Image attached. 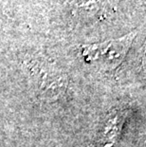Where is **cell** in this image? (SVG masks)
<instances>
[{
	"mask_svg": "<svg viewBox=\"0 0 146 147\" xmlns=\"http://www.w3.org/2000/svg\"><path fill=\"white\" fill-rule=\"evenodd\" d=\"M138 30L106 41L83 45L82 55L85 62L105 71L115 70L125 59Z\"/></svg>",
	"mask_w": 146,
	"mask_h": 147,
	"instance_id": "6da1fadb",
	"label": "cell"
},
{
	"mask_svg": "<svg viewBox=\"0 0 146 147\" xmlns=\"http://www.w3.org/2000/svg\"><path fill=\"white\" fill-rule=\"evenodd\" d=\"M127 111L116 109L105 119L98 136L97 147H113L118 142L126 121Z\"/></svg>",
	"mask_w": 146,
	"mask_h": 147,
	"instance_id": "7a4b0ae2",
	"label": "cell"
},
{
	"mask_svg": "<svg viewBox=\"0 0 146 147\" xmlns=\"http://www.w3.org/2000/svg\"><path fill=\"white\" fill-rule=\"evenodd\" d=\"M66 4L74 12H92L99 13L106 11L109 0H66Z\"/></svg>",
	"mask_w": 146,
	"mask_h": 147,
	"instance_id": "3957f363",
	"label": "cell"
}]
</instances>
